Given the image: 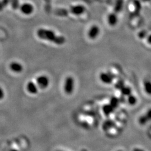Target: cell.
<instances>
[{
  "label": "cell",
  "mask_w": 151,
  "mask_h": 151,
  "mask_svg": "<svg viewBox=\"0 0 151 151\" xmlns=\"http://www.w3.org/2000/svg\"><path fill=\"white\" fill-rule=\"evenodd\" d=\"M10 3V0H1L0 1V11H2Z\"/></svg>",
  "instance_id": "obj_18"
},
{
  "label": "cell",
  "mask_w": 151,
  "mask_h": 151,
  "mask_svg": "<svg viewBox=\"0 0 151 151\" xmlns=\"http://www.w3.org/2000/svg\"><path fill=\"white\" fill-rule=\"evenodd\" d=\"M86 11V8L84 6L81 5L72 6L70 9V12L75 15H80L83 14Z\"/></svg>",
  "instance_id": "obj_5"
},
{
  "label": "cell",
  "mask_w": 151,
  "mask_h": 151,
  "mask_svg": "<svg viewBox=\"0 0 151 151\" xmlns=\"http://www.w3.org/2000/svg\"><path fill=\"white\" fill-rule=\"evenodd\" d=\"M10 68L12 71L15 73H20L23 70V67L20 63L13 62L10 65Z\"/></svg>",
  "instance_id": "obj_8"
},
{
  "label": "cell",
  "mask_w": 151,
  "mask_h": 151,
  "mask_svg": "<svg viewBox=\"0 0 151 151\" xmlns=\"http://www.w3.org/2000/svg\"><path fill=\"white\" fill-rule=\"evenodd\" d=\"M115 126V123L111 120H106L103 124L102 128L104 131H108Z\"/></svg>",
  "instance_id": "obj_11"
},
{
  "label": "cell",
  "mask_w": 151,
  "mask_h": 151,
  "mask_svg": "<svg viewBox=\"0 0 151 151\" xmlns=\"http://www.w3.org/2000/svg\"><path fill=\"white\" fill-rule=\"evenodd\" d=\"M10 3L13 9L16 10L19 7V0H10Z\"/></svg>",
  "instance_id": "obj_19"
},
{
  "label": "cell",
  "mask_w": 151,
  "mask_h": 151,
  "mask_svg": "<svg viewBox=\"0 0 151 151\" xmlns=\"http://www.w3.org/2000/svg\"><path fill=\"white\" fill-rule=\"evenodd\" d=\"M115 87L118 89L120 90L124 86V82L123 80H120L116 82V83L115 85Z\"/></svg>",
  "instance_id": "obj_22"
},
{
  "label": "cell",
  "mask_w": 151,
  "mask_h": 151,
  "mask_svg": "<svg viewBox=\"0 0 151 151\" xmlns=\"http://www.w3.org/2000/svg\"><path fill=\"white\" fill-rule=\"evenodd\" d=\"M5 96V93H4V91L3 90V89L0 87V100H2Z\"/></svg>",
  "instance_id": "obj_25"
},
{
  "label": "cell",
  "mask_w": 151,
  "mask_h": 151,
  "mask_svg": "<svg viewBox=\"0 0 151 151\" xmlns=\"http://www.w3.org/2000/svg\"><path fill=\"white\" fill-rule=\"evenodd\" d=\"M124 5V0H116L115 7L114 11L115 13H119L123 9Z\"/></svg>",
  "instance_id": "obj_12"
},
{
  "label": "cell",
  "mask_w": 151,
  "mask_h": 151,
  "mask_svg": "<svg viewBox=\"0 0 151 151\" xmlns=\"http://www.w3.org/2000/svg\"><path fill=\"white\" fill-rule=\"evenodd\" d=\"M147 42L148 43L150 44L151 45V34L149 35L147 38Z\"/></svg>",
  "instance_id": "obj_26"
},
{
  "label": "cell",
  "mask_w": 151,
  "mask_h": 151,
  "mask_svg": "<svg viewBox=\"0 0 151 151\" xmlns=\"http://www.w3.org/2000/svg\"><path fill=\"white\" fill-rule=\"evenodd\" d=\"M27 91L32 94H35L38 92V87L33 82H29L27 85Z\"/></svg>",
  "instance_id": "obj_10"
},
{
  "label": "cell",
  "mask_w": 151,
  "mask_h": 151,
  "mask_svg": "<svg viewBox=\"0 0 151 151\" xmlns=\"http://www.w3.org/2000/svg\"><path fill=\"white\" fill-rule=\"evenodd\" d=\"M119 103H120V100L119 99H118L116 97H113L111 99L110 101V104L114 109H115L119 106Z\"/></svg>",
  "instance_id": "obj_15"
},
{
  "label": "cell",
  "mask_w": 151,
  "mask_h": 151,
  "mask_svg": "<svg viewBox=\"0 0 151 151\" xmlns=\"http://www.w3.org/2000/svg\"><path fill=\"white\" fill-rule=\"evenodd\" d=\"M69 11L67 10L66 9H60L55 10V14L57 15H59L60 16H66L68 15Z\"/></svg>",
  "instance_id": "obj_14"
},
{
  "label": "cell",
  "mask_w": 151,
  "mask_h": 151,
  "mask_svg": "<svg viewBox=\"0 0 151 151\" xmlns=\"http://www.w3.org/2000/svg\"><path fill=\"white\" fill-rule=\"evenodd\" d=\"M121 92L124 96H129L131 93V89L129 87L123 86L121 89Z\"/></svg>",
  "instance_id": "obj_17"
},
{
  "label": "cell",
  "mask_w": 151,
  "mask_h": 151,
  "mask_svg": "<svg viewBox=\"0 0 151 151\" xmlns=\"http://www.w3.org/2000/svg\"><path fill=\"white\" fill-rule=\"evenodd\" d=\"M38 37L45 40L53 42L57 45H62L65 42V38L63 36H58L51 30L45 29H39L37 31Z\"/></svg>",
  "instance_id": "obj_1"
},
{
  "label": "cell",
  "mask_w": 151,
  "mask_h": 151,
  "mask_svg": "<svg viewBox=\"0 0 151 151\" xmlns=\"http://www.w3.org/2000/svg\"><path fill=\"white\" fill-rule=\"evenodd\" d=\"M118 21V16L116 15V13H111L108 16V24L111 26V27H114L116 25L117 22Z\"/></svg>",
  "instance_id": "obj_9"
},
{
  "label": "cell",
  "mask_w": 151,
  "mask_h": 151,
  "mask_svg": "<svg viewBox=\"0 0 151 151\" xmlns=\"http://www.w3.org/2000/svg\"><path fill=\"white\" fill-rule=\"evenodd\" d=\"M37 82L39 87L42 89L46 88L49 85V79L47 76H39L37 79Z\"/></svg>",
  "instance_id": "obj_3"
},
{
  "label": "cell",
  "mask_w": 151,
  "mask_h": 151,
  "mask_svg": "<svg viewBox=\"0 0 151 151\" xmlns=\"http://www.w3.org/2000/svg\"><path fill=\"white\" fill-rule=\"evenodd\" d=\"M19 7L21 12L24 15H30L34 11V6L29 3L23 4Z\"/></svg>",
  "instance_id": "obj_6"
},
{
  "label": "cell",
  "mask_w": 151,
  "mask_h": 151,
  "mask_svg": "<svg viewBox=\"0 0 151 151\" xmlns=\"http://www.w3.org/2000/svg\"><path fill=\"white\" fill-rule=\"evenodd\" d=\"M114 110V108L110 104L105 105L103 107V112L106 116H109L112 113H113Z\"/></svg>",
  "instance_id": "obj_13"
},
{
  "label": "cell",
  "mask_w": 151,
  "mask_h": 151,
  "mask_svg": "<svg viewBox=\"0 0 151 151\" xmlns=\"http://www.w3.org/2000/svg\"><path fill=\"white\" fill-rule=\"evenodd\" d=\"M148 119L147 118V116L145 115H143L141 116L139 119V123L140 125H145L146 124V123L148 122Z\"/></svg>",
  "instance_id": "obj_20"
},
{
  "label": "cell",
  "mask_w": 151,
  "mask_h": 151,
  "mask_svg": "<svg viewBox=\"0 0 151 151\" xmlns=\"http://www.w3.org/2000/svg\"><path fill=\"white\" fill-rule=\"evenodd\" d=\"M142 1L143 2H148V1H150L151 0H142Z\"/></svg>",
  "instance_id": "obj_28"
},
{
  "label": "cell",
  "mask_w": 151,
  "mask_h": 151,
  "mask_svg": "<svg viewBox=\"0 0 151 151\" xmlns=\"http://www.w3.org/2000/svg\"><path fill=\"white\" fill-rule=\"evenodd\" d=\"M75 88V80L71 77L68 76L66 78L65 80L64 89L65 91L67 94L70 95L73 93Z\"/></svg>",
  "instance_id": "obj_2"
},
{
  "label": "cell",
  "mask_w": 151,
  "mask_h": 151,
  "mask_svg": "<svg viewBox=\"0 0 151 151\" xmlns=\"http://www.w3.org/2000/svg\"><path fill=\"white\" fill-rule=\"evenodd\" d=\"M128 103H129L130 105H134L137 102V99L135 96L133 95H129V97L128 99Z\"/></svg>",
  "instance_id": "obj_21"
},
{
  "label": "cell",
  "mask_w": 151,
  "mask_h": 151,
  "mask_svg": "<svg viewBox=\"0 0 151 151\" xmlns=\"http://www.w3.org/2000/svg\"><path fill=\"white\" fill-rule=\"evenodd\" d=\"M11 151H17V150H11Z\"/></svg>",
  "instance_id": "obj_29"
},
{
  "label": "cell",
  "mask_w": 151,
  "mask_h": 151,
  "mask_svg": "<svg viewBox=\"0 0 151 151\" xmlns=\"http://www.w3.org/2000/svg\"></svg>",
  "instance_id": "obj_30"
},
{
  "label": "cell",
  "mask_w": 151,
  "mask_h": 151,
  "mask_svg": "<svg viewBox=\"0 0 151 151\" xmlns=\"http://www.w3.org/2000/svg\"><path fill=\"white\" fill-rule=\"evenodd\" d=\"M146 116L148 120H151V109H150V110H148V111L146 113Z\"/></svg>",
  "instance_id": "obj_24"
},
{
  "label": "cell",
  "mask_w": 151,
  "mask_h": 151,
  "mask_svg": "<svg viewBox=\"0 0 151 151\" xmlns=\"http://www.w3.org/2000/svg\"></svg>",
  "instance_id": "obj_31"
},
{
  "label": "cell",
  "mask_w": 151,
  "mask_h": 151,
  "mask_svg": "<svg viewBox=\"0 0 151 151\" xmlns=\"http://www.w3.org/2000/svg\"><path fill=\"white\" fill-rule=\"evenodd\" d=\"M138 36L140 39H144L147 36V32L145 31H142L139 32Z\"/></svg>",
  "instance_id": "obj_23"
},
{
  "label": "cell",
  "mask_w": 151,
  "mask_h": 151,
  "mask_svg": "<svg viewBox=\"0 0 151 151\" xmlns=\"http://www.w3.org/2000/svg\"><path fill=\"white\" fill-rule=\"evenodd\" d=\"M114 76L110 72H102L100 75V79L105 84H110L113 81Z\"/></svg>",
  "instance_id": "obj_4"
},
{
  "label": "cell",
  "mask_w": 151,
  "mask_h": 151,
  "mask_svg": "<svg viewBox=\"0 0 151 151\" xmlns=\"http://www.w3.org/2000/svg\"><path fill=\"white\" fill-rule=\"evenodd\" d=\"M100 32V29L97 25H93L88 32V37L91 39H95Z\"/></svg>",
  "instance_id": "obj_7"
},
{
  "label": "cell",
  "mask_w": 151,
  "mask_h": 151,
  "mask_svg": "<svg viewBox=\"0 0 151 151\" xmlns=\"http://www.w3.org/2000/svg\"><path fill=\"white\" fill-rule=\"evenodd\" d=\"M145 90L147 93L151 95V82L150 81H145L144 83Z\"/></svg>",
  "instance_id": "obj_16"
},
{
  "label": "cell",
  "mask_w": 151,
  "mask_h": 151,
  "mask_svg": "<svg viewBox=\"0 0 151 151\" xmlns=\"http://www.w3.org/2000/svg\"><path fill=\"white\" fill-rule=\"evenodd\" d=\"M143 151L142 150H141V149H139V148H135V149H134V151Z\"/></svg>",
  "instance_id": "obj_27"
}]
</instances>
